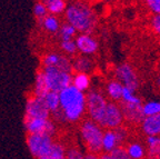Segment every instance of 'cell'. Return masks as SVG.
I'll use <instances>...</instances> for the list:
<instances>
[{"label":"cell","mask_w":160,"mask_h":159,"mask_svg":"<svg viewBox=\"0 0 160 159\" xmlns=\"http://www.w3.org/2000/svg\"><path fill=\"white\" fill-rule=\"evenodd\" d=\"M45 5L49 15L58 16L63 15L66 8H67V0H40Z\"/></svg>","instance_id":"22"},{"label":"cell","mask_w":160,"mask_h":159,"mask_svg":"<svg viewBox=\"0 0 160 159\" xmlns=\"http://www.w3.org/2000/svg\"><path fill=\"white\" fill-rule=\"evenodd\" d=\"M58 37L59 40H72L78 35L77 30L68 23H63L60 26V29L58 31Z\"/></svg>","instance_id":"26"},{"label":"cell","mask_w":160,"mask_h":159,"mask_svg":"<svg viewBox=\"0 0 160 159\" xmlns=\"http://www.w3.org/2000/svg\"><path fill=\"white\" fill-rule=\"evenodd\" d=\"M156 84H157L158 88L160 89V72L158 74V76H157V79H156Z\"/></svg>","instance_id":"37"},{"label":"cell","mask_w":160,"mask_h":159,"mask_svg":"<svg viewBox=\"0 0 160 159\" xmlns=\"http://www.w3.org/2000/svg\"><path fill=\"white\" fill-rule=\"evenodd\" d=\"M47 15H48V11H47V9H46L45 5H43L40 0L37 1V3H35V6H33V16L36 17V19L39 21V20L43 19Z\"/></svg>","instance_id":"30"},{"label":"cell","mask_w":160,"mask_h":159,"mask_svg":"<svg viewBox=\"0 0 160 159\" xmlns=\"http://www.w3.org/2000/svg\"><path fill=\"white\" fill-rule=\"evenodd\" d=\"M129 137V131L125 126H120L116 129H105L101 141V151L109 154L118 147L127 141Z\"/></svg>","instance_id":"6"},{"label":"cell","mask_w":160,"mask_h":159,"mask_svg":"<svg viewBox=\"0 0 160 159\" xmlns=\"http://www.w3.org/2000/svg\"><path fill=\"white\" fill-rule=\"evenodd\" d=\"M113 76L117 81H119L123 87L137 90L139 87V78L135 68L129 64H120L113 70Z\"/></svg>","instance_id":"10"},{"label":"cell","mask_w":160,"mask_h":159,"mask_svg":"<svg viewBox=\"0 0 160 159\" xmlns=\"http://www.w3.org/2000/svg\"><path fill=\"white\" fill-rule=\"evenodd\" d=\"M42 99L51 114H53V112H56L57 110H59L60 101H59V94H58V92L50 91L49 90V91H47L42 96Z\"/></svg>","instance_id":"24"},{"label":"cell","mask_w":160,"mask_h":159,"mask_svg":"<svg viewBox=\"0 0 160 159\" xmlns=\"http://www.w3.org/2000/svg\"><path fill=\"white\" fill-rule=\"evenodd\" d=\"M75 44L79 55L88 56V57L93 56L99 49L97 39L90 33H78L75 38Z\"/></svg>","instance_id":"13"},{"label":"cell","mask_w":160,"mask_h":159,"mask_svg":"<svg viewBox=\"0 0 160 159\" xmlns=\"http://www.w3.org/2000/svg\"><path fill=\"white\" fill-rule=\"evenodd\" d=\"M122 89H123V86L119 81H117L116 79L110 80V81L107 82V85H106L105 87L106 98H108L109 101H112V102L121 101Z\"/></svg>","instance_id":"18"},{"label":"cell","mask_w":160,"mask_h":159,"mask_svg":"<svg viewBox=\"0 0 160 159\" xmlns=\"http://www.w3.org/2000/svg\"><path fill=\"white\" fill-rule=\"evenodd\" d=\"M111 159H131L126 152V149L123 147H118L115 150H112L111 152H109Z\"/></svg>","instance_id":"32"},{"label":"cell","mask_w":160,"mask_h":159,"mask_svg":"<svg viewBox=\"0 0 160 159\" xmlns=\"http://www.w3.org/2000/svg\"><path fill=\"white\" fill-rule=\"evenodd\" d=\"M40 70L42 71L46 86L50 91L59 92L71 85L72 74L70 72L63 71L56 67H41Z\"/></svg>","instance_id":"4"},{"label":"cell","mask_w":160,"mask_h":159,"mask_svg":"<svg viewBox=\"0 0 160 159\" xmlns=\"http://www.w3.org/2000/svg\"><path fill=\"white\" fill-rule=\"evenodd\" d=\"M140 129L146 136H160V114L143 117L140 122Z\"/></svg>","instance_id":"15"},{"label":"cell","mask_w":160,"mask_h":159,"mask_svg":"<svg viewBox=\"0 0 160 159\" xmlns=\"http://www.w3.org/2000/svg\"><path fill=\"white\" fill-rule=\"evenodd\" d=\"M53 141H55L53 137L46 134L27 135V138H26L28 150L35 159H39L40 157H42L50 149Z\"/></svg>","instance_id":"7"},{"label":"cell","mask_w":160,"mask_h":159,"mask_svg":"<svg viewBox=\"0 0 160 159\" xmlns=\"http://www.w3.org/2000/svg\"><path fill=\"white\" fill-rule=\"evenodd\" d=\"M141 105H130L121 102L120 108H121V111H122L123 120L132 125H140V122L142 121L143 119Z\"/></svg>","instance_id":"14"},{"label":"cell","mask_w":160,"mask_h":159,"mask_svg":"<svg viewBox=\"0 0 160 159\" xmlns=\"http://www.w3.org/2000/svg\"><path fill=\"white\" fill-rule=\"evenodd\" d=\"M26 118H50L51 112L46 106L42 97L30 95L27 98L25 108Z\"/></svg>","instance_id":"11"},{"label":"cell","mask_w":160,"mask_h":159,"mask_svg":"<svg viewBox=\"0 0 160 159\" xmlns=\"http://www.w3.org/2000/svg\"><path fill=\"white\" fill-rule=\"evenodd\" d=\"M83 159H100V156L98 154H92V152H87L83 156Z\"/></svg>","instance_id":"35"},{"label":"cell","mask_w":160,"mask_h":159,"mask_svg":"<svg viewBox=\"0 0 160 159\" xmlns=\"http://www.w3.org/2000/svg\"><path fill=\"white\" fill-rule=\"evenodd\" d=\"M123 121L125 120H123L120 105L108 100L105 112L98 125L102 127L103 129H116L118 127L122 126Z\"/></svg>","instance_id":"9"},{"label":"cell","mask_w":160,"mask_h":159,"mask_svg":"<svg viewBox=\"0 0 160 159\" xmlns=\"http://www.w3.org/2000/svg\"><path fill=\"white\" fill-rule=\"evenodd\" d=\"M145 3L153 15H160V0H145Z\"/></svg>","instance_id":"33"},{"label":"cell","mask_w":160,"mask_h":159,"mask_svg":"<svg viewBox=\"0 0 160 159\" xmlns=\"http://www.w3.org/2000/svg\"><path fill=\"white\" fill-rule=\"evenodd\" d=\"M66 154H67V147L65 146V144L55 140L50 149L39 159H66Z\"/></svg>","instance_id":"21"},{"label":"cell","mask_w":160,"mask_h":159,"mask_svg":"<svg viewBox=\"0 0 160 159\" xmlns=\"http://www.w3.org/2000/svg\"><path fill=\"white\" fill-rule=\"evenodd\" d=\"M121 102L123 104H130V105H141L142 101L137 96L135 90L130 88L123 87L122 89V96H121Z\"/></svg>","instance_id":"29"},{"label":"cell","mask_w":160,"mask_h":159,"mask_svg":"<svg viewBox=\"0 0 160 159\" xmlns=\"http://www.w3.org/2000/svg\"><path fill=\"white\" fill-rule=\"evenodd\" d=\"M59 48L61 54L67 57H73L77 54L75 39L72 40H59Z\"/></svg>","instance_id":"28"},{"label":"cell","mask_w":160,"mask_h":159,"mask_svg":"<svg viewBox=\"0 0 160 159\" xmlns=\"http://www.w3.org/2000/svg\"><path fill=\"white\" fill-rule=\"evenodd\" d=\"M47 91H49V90H48L47 86H46V81H45V78H43L42 71L39 69L37 71V74H36V78H35V82H33L31 95L42 97Z\"/></svg>","instance_id":"25"},{"label":"cell","mask_w":160,"mask_h":159,"mask_svg":"<svg viewBox=\"0 0 160 159\" xmlns=\"http://www.w3.org/2000/svg\"><path fill=\"white\" fill-rule=\"evenodd\" d=\"M93 69H95V61L91 57L79 55L72 60V70L75 72H82L89 75L90 72L93 71Z\"/></svg>","instance_id":"16"},{"label":"cell","mask_w":160,"mask_h":159,"mask_svg":"<svg viewBox=\"0 0 160 159\" xmlns=\"http://www.w3.org/2000/svg\"><path fill=\"white\" fill-rule=\"evenodd\" d=\"M126 152L131 159H145L146 157V147L143 144L137 140L128 142L126 146Z\"/></svg>","instance_id":"23"},{"label":"cell","mask_w":160,"mask_h":159,"mask_svg":"<svg viewBox=\"0 0 160 159\" xmlns=\"http://www.w3.org/2000/svg\"><path fill=\"white\" fill-rule=\"evenodd\" d=\"M59 94L60 108L66 122L77 124L83 119L86 115V94L76 89L70 85Z\"/></svg>","instance_id":"2"},{"label":"cell","mask_w":160,"mask_h":159,"mask_svg":"<svg viewBox=\"0 0 160 159\" xmlns=\"http://www.w3.org/2000/svg\"><path fill=\"white\" fill-rule=\"evenodd\" d=\"M145 147L148 159H160V136H148Z\"/></svg>","instance_id":"19"},{"label":"cell","mask_w":160,"mask_h":159,"mask_svg":"<svg viewBox=\"0 0 160 159\" xmlns=\"http://www.w3.org/2000/svg\"><path fill=\"white\" fill-rule=\"evenodd\" d=\"M83 151L77 146H71L67 148V154H66V159H83Z\"/></svg>","instance_id":"31"},{"label":"cell","mask_w":160,"mask_h":159,"mask_svg":"<svg viewBox=\"0 0 160 159\" xmlns=\"http://www.w3.org/2000/svg\"><path fill=\"white\" fill-rule=\"evenodd\" d=\"M38 25L45 33H50V35H57L60 29V26H61V21L58 16L48 13L43 19L38 21Z\"/></svg>","instance_id":"17"},{"label":"cell","mask_w":160,"mask_h":159,"mask_svg":"<svg viewBox=\"0 0 160 159\" xmlns=\"http://www.w3.org/2000/svg\"><path fill=\"white\" fill-rule=\"evenodd\" d=\"M100 159H111V157H110L109 154H105V152H103V154L100 156Z\"/></svg>","instance_id":"36"},{"label":"cell","mask_w":160,"mask_h":159,"mask_svg":"<svg viewBox=\"0 0 160 159\" xmlns=\"http://www.w3.org/2000/svg\"><path fill=\"white\" fill-rule=\"evenodd\" d=\"M71 85L76 89H78L81 92H87L90 90L91 86V78L88 74H82V72H75L71 78Z\"/></svg>","instance_id":"20"},{"label":"cell","mask_w":160,"mask_h":159,"mask_svg":"<svg viewBox=\"0 0 160 159\" xmlns=\"http://www.w3.org/2000/svg\"><path fill=\"white\" fill-rule=\"evenodd\" d=\"M103 128L93 120L82 119L79 125V136L87 152L98 154L101 152Z\"/></svg>","instance_id":"3"},{"label":"cell","mask_w":160,"mask_h":159,"mask_svg":"<svg viewBox=\"0 0 160 159\" xmlns=\"http://www.w3.org/2000/svg\"><path fill=\"white\" fill-rule=\"evenodd\" d=\"M23 126L27 135L46 134L55 138L57 134V124L51 118H26Z\"/></svg>","instance_id":"8"},{"label":"cell","mask_w":160,"mask_h":159,"mask_svg":"<svg viewBox=\"0 0 160 159\" xmlns=\"http://www.w3.org/2000/svg\"><path fill=\"white\" fill-rule=\"evenodd\" d=\"M150 27L157 36H160V15H153L150 19Z\"/></svg>","instance_id":"34"},{"label":"cell","mask_w":160,"mask_h":159,"mask_svg":"<svg viewBox=\"0 0 160 159\" xmlns=\"http://www.w3.org/2000/svg\"><path fill=\"white\" fill-rule=\"evenodd\" d=\"M143 1H145V0H143Z\"/></svg>","instance_id":"38"},{"label":"cell","mask_w":160,"mask_h":159,"mask_svg":"<svg viewBox=\"0 0 160 159\" xmlns=\"http://www.w3.org/2000/svg\"><path fill=\"white\" fill-rule=\"evenodd\" d=\"M143 117L155 116L160 114V100H149L141 105Z\"/></svg>","instance_id":"27"},{"label":"cell","mask_w":160,"mask_h":159,"mask_svg":"<svg viewBox=\"0 0 160 159\" xmlns=\"http://www.w3.org/2000/svg\"><path fill=\"white\" fill-rule=\"evenodd\" d=\"M66 23H70L78 33H91L98 25L96 13L91 6L83 0H72L68 3L65 13Z\"/></svg>","instance_id":"1"},{"label":"cell","mask_w":160,"mask_h":159,"mask_svg":"<svg viewBox=\"0 0 160 159\" xmlns=\"http://www.w3.org/2000/svg\"><path fill=\"white\" fill-rule=\"evenodd\" d=\"M107 102L106 96L99 90L90 89L86 92V114L88 118L98 124L105 112Z\"/></svg>","instance_id":"5"},{"label":"cell","mask_w":160,"mask_h":159,"mask_svg":"<svg viewBox=\"0 0 160 159\" xmlns=\"http://www.w3.org/2000/svg\"><path fill=\"white\" fill-rule=\"evenodd\" d=\"M41 67H56L72 74V59L57 51L46 52L41 57Z\"/></svg>","instance_id":"12"}]
</instances>
